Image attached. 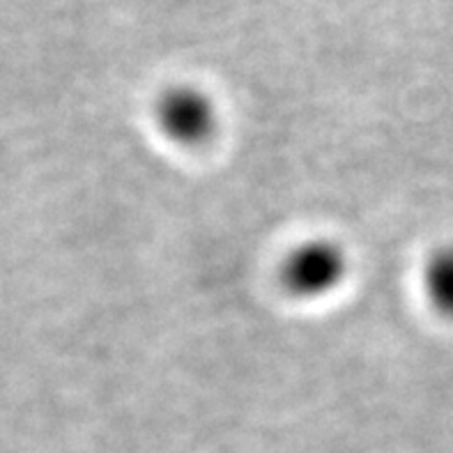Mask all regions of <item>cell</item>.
I'll use <instances>...</instances> for the list:
<instances>
[{
  "instance_id": "obj_1",
  "label": "cell",
  "mask_w": 453,
  "mask_h": 453,
  "mask_svg": "<svg viewBox=\"0 0 453 453\" xmlns=\"http://www.w3.org/2000/svg\"><path fill=\"white\" fill-rule=\"evenodd\" d=\"M348 272L350 260L339 242L311 237L286 253L279 267V279L290 297L316 302L336 293L348 279Z\"/></svg>"
},
{
  "instance_id": "obj_2",
  "label": "cell",
  "mask_w": 453,
  "mask_h": 453,
  "mask_svg": "<svg viewBox=\"0 0 453 453\" xmlns=\"http://www.w3.org/2000/svg\"><path fill=\"white\" fill-rule=\"evenodd\" d=\"M152 118L161 136L180 148H201L219 127L217 102L196 86H173L161 92Z\"/></svg>"
},
{
  "instance_id": "obj_3",
  "label": "cell",
  "mask_w": 453,
  "mask_h": 453,
  "mask_svg": "<svg viewBox=\"0 0 453 453\" xmlns=\"http://www.w3.org/2000/svg\"><path fill=\"white\" fill-rule=\"evenodd\" d=\"M424 293L440 316L453 318V244L440 247L424 265Z\"/></svg>"
}]
</instances>
